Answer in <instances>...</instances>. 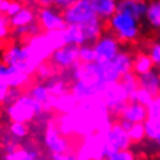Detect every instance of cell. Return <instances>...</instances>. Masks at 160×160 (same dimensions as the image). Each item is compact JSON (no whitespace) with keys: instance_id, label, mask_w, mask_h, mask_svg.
Returning a JSON list of instances; mask_svg holds the SVG:
<instances>
[{"instance_id":"obj_5","label":"cell","mask_w":160,"mask_h":160,"mask_svg":"<svg viewBox=\"0 0 160 160\" xmlns=\"http://www.w3.org/2000/svg\"><path fill=\"white\" fill-rule=\"evenodd\" d=\"M74 156L78 160H106V139L104 135L96 132L80 140Z\"/></svg>"},{"instance_id":"obj_52","label":"cell","mask_w":160,"mask_h":160,"mask_svg":"<svg viewBox=\"0 0 160 160\" xmlns=\"http://www.w3.org/2000/svg\"><path fill=\"white\" fill-rule=\"evenodd\" d=\"M157 142H158V145H159V146H160V137H159V139L157 140Z\"/></svg>"},{"instance_id":"obj_14","label":"cell","mask_w":160,"mask_h":160,"mask_svg":"<svg viewBox=\"0 0 160 160\" xmlns=\"http://www.w3.org/2000/svg\"><path fill=\"white\" fill-rule=\"evenodd\" d=\"M27 94L30 95L35 101H37L38 103L43 106L44 112H49L53 110L55 107V101L56 98L52 96L49 93L47 86L44 85V82H35V84L30 85L27 89Z\"/></svg>"},{"instance_id":"obj_26","label":"cell","mask_w":160,"mask_h":160,"mask_svg":"<svg viewBox=\"0 0 160 160\" xmlns=\"http://www.w3.org/2000/svg\"><path fill=\"white\" fill-rule=\"evenodd\" d=\"M153 63L151 58L148 57V53H137L133 57V63H132V72L137 77L145 74L153 70Z\"/></svg>"},{"instance_id":"obj_24","label":"cell","mask_w":160,"mask_h":160,"mask_svg":"<svg viewBox=\"0 0 160 160\" xmlns=\"http://www.w3.org/2000/svg\"><path fill=\"white\" fill-rule=\"evenodd\" d=\"M62 32H63L65 45H76L79 48L87 44L80 26H66V28L63 29Z\"/></svg>"},{"instance_id":"obj_3","label":"cell","mask_w":160,"mask_h":160,"mask_svg":"<svg viewBox=\"0 0 160 160\" xmlns=\"http://www.w3.org/2000/svg\"><path fill=\"white\" fill-rule=\"evenodd\" d=\"M44 112L43 106L35 101L27 93H23L13 104L6 108V114L11 122L28 124Z\"/></svg>"},{"instance_id":"obj_15","label":"cell","mask_w":160,"mask_h":160,"mask_svg":"<svg viewBox=\"0 0 160 160\" xmlns=\"http://www.w3.org/2000/svg\"><path fill=\"white\" fill-rule=\"evenodd\" d=\"M26 60H27V53H26L23 44H11L0 55V62L6 66H18V65L26 64Z\"/></svg>"},{"instance_id":"obj_42","label":"cell","mask_w":160,"mask_h":160,"mask_svg":"<svg viewBox=\"0 0 160 160\" xmlns=\"http://www.w3.org/2000/svg\"><path fill=\"white\" fill-rule=\"evenodd\" d=\"M106 160H136V157H135V153L130 150H123L107 157Z\"/></svg>"},{"instance_id":"obj_23","label":"cell","mask_w":160,"mask_h":160,"mask_svg":"<svg viewBox=\"0 0 160 160\" xmlns=\"http://www.w3.org/2000/svg\"><path fill=\"white\" fill-rule=\"evenodd\" d=\"M79 104V101L76 99V96L72 93L66 92L65 94L60 96H57L55 101V107L53 112H56L58 115H65V114H71Z\"/></svg>"},{"instance_id":"obj_31","label":"cell","mask_w":160,"mask_h":160,"mask_svg":"<svg viewBox=\"0 0 160 160\" xmlns=\"http://www.w3.org/2000/svg\"><path fill=\"white\" fill-rule=\"evenodd\" d=\"M42 30H41L40 26L37 22L30 24V26H27V27H20V28H15L13 29V36L16 37V38H29V37L36 36L38 34H41Z\"/></svg>"},{"instance_id":"obj_25","label":"cell","mask_w":160,"mask_h":160,"mask_svg":"<svg viewBox=\"0 0 160 160\" xmlns=\"http://www.w3.org/2000/svg\"><path fill=\"white\" fill-rule=\"evenodd\" d=\"M44 85L47 86L49 93L52 96H60L65 94L66 92L70 91V85H68V80L64 78L63 74H55V76L47 80Z\"/></svg>"},{"instance_id":"obj_7","label":"cell","mask_w":160,"mask_h":160,"mask_svg":"<svg viewBox=\"0 0 160 160\" xmlns=\"http://www.w3.org/2000/svg\"><path fill=\"white\" fill-rule=\"evenodd\" d=\"M94 51V62L104 64L112 62L121 51V42L112 34H102V36L92 45Z\"/></svg>"},{"instance_id":"obj_44","label":"cell","mask_w":160,"mask_h":160,"mask_svg":"<svg viewBox=\"0 0 160 160\" xmlns=\"http://www.w3.org/2000/svg\"><path fill=\"white\" fill-rule=\"evenodd\" d=\"M23 5L24 4L21 2V1H9V6H8L6 15H7L8 18H12V16L16 15V14L21 11V8L23 7Z\"/></svg>"},{"instance_id":"obj_50","label":"cell","mask_w":160,"mask_h":160,"mask_svg":"<svg viewBox=\"0 0 160 160\" xmlns=\"http://www.w3.org/2000/svg\"><path fill=\"white\" fill-rule=\"evenodd\" d=\"M6 68H7V66L0 62V79H2V78H4L5 73H6Z\"/></svg>"},{"instance_id":"obj_10","label":"cell","mask_w":160,"mask_h":160,"mask_svg":"<svg viewBox=\"0 0 160 160\" xmlns=\"http://www.w3.org/2000/svg\"><path fill=\"white\" fill-rule=\"evenodd\" d=\"M106 139V154L107 157L112 156L115 152L123 151V150H129L132 142L129 138V135L127 131H124L121 128L118 122L112 123L108 131L104 135Z\"/></svg>"},{"instance_id":"obj_53","label":"cell","mask_w":160,"mask_h":160,"mask_svg":"<svg viewBox=\"0 0 160 160\" xmlns=\"http://www.w3.org/2000/svg\"><path fill=\"white\" fill-rule=\"evenodd\" d=\"M159 98H160V93H159Z\"/></svg>"},{"instance_id":"obj_51","label":"cell","mask_w":160,"mask_h":160,"mask_svg":"<svg viewBox=\"0 0 160 160\" xmlns=\"http://www.w3.org/2000/svg\"><path fill=\"white\" fill-rule=\"evenodd\" d=\"M157 35H158V38H159V42H160V28L158 29V32H157Z\"/></svg>"},{"instance_id":"obj_37","label":"cell","mask_w":160,"mask_h":160,"mask_svg":"<svg viewBox=\"0 0 160 160\" xmlns=\"http://www.w3.org/2000/svg\"><path fill=\"white\" fill-rule=\"evenodd\" d=\"M146 112H148V118L146 120L154 121L160 123V98L156 96L153 98L152 102L146 107Z\"/></svg>"},{"instance_id":"obj_38","label":"cell","mask_w":160,"mask_h":160,"mask_svg":"<svg viewBox=\"0 0 160 160\" xmlns=\"http://www.w3.org/2000/svg\"><path fill=\"white\" fill-rule=\"evenodd\" d=\"M128 135L132 143H139V142H142L144 138H146L145 137L144 124L143 123L132 124L131 129L128 131Z\"/></svg>"},{"instance_id":"obj_18","label":"cell","mask_w":160,"mask_h":160,"mask_svg":"<svg viewBox=\"0 0 160 160\" xmlns=\"http://www.w3.org/2000/svg\"><path fill=\"white\" fill-rule=\"evenodd\" d=\"M120 117L122 120H125L132 124L144 123L148 118V112L146 107H143L136 102L129 101L128 103L124 106L123 110L121 112Z\"/></svg>"},{"instance_id":"obj_36","label":"cell","mask_w":160,"mask_h":160,"mask_svg":"<svg viewBox=\"0 0 160 160\" xmlns=\"http://www.w3.org/2000/svg\"><path fill=\"white\" fill-rule=\"evenodd\" d=\"M120 82L123 85L124 87L127 88L130 93H133L136 89L139 88V86H138V77L133 72H129V73L123 74V76L121 77Z\"/></svg>"},{"instance_id":"obj_32","label":"cell","mask_w":160,"mask_h":160,"mask_svg":"<svg viewBox=\"0 0 160 160\" xmlns=\"http://www.w3.org/2000/svg\"><path fill=\"white\" fill-rule=\"evenodd\" d=\"M154 96L151 94L150 92H148L146 89L143 88H138L133 93H131L130 95V101L131 102H136V103L143 106V107H148V104L152 102Z\"/></svg>"},{"instance_id":"obj_11","label":"cell","mask_w":160,"mask_h":160,"mask_svg":"<svg viewBox=\"0 0 160 160\" xmlns=\"http://www.w3.org/2000/svg\"><path fill=\"white\" fill-rule=\"evenodd\" d=\"M37 23L43 32H59L66 28L63 14L56 7H41L37 11Z\"/></svg>"},{"instance_id":"obj_43","label":"cell","mask_w":160,"mask_h":160,"mask_svg":"<svg viewBox=\"0 0 160 160\" xmlns=\"http://www.w3.org/2000/svg\"><path fill=\"white\" fill-rule=\"evenodd\" d=\"M22 94H23L22 89L11 88V89H9V92H8V94H7V96H6V99H5L4 103H2V106H4L5 108L9 107V106L14 103V102H15V101L18 100Z\"/></svg>"},{"instance_id":"obj_6","label":"cell","mask_w":160,"mask_h":160,"mask_svg":"<svg viewBox=\"0 0 160 160\" xmlns=\"http://www.w3.org/2000/svg\"><path fill=\"white\" fill-rule=\"evenodd\" d=\"M131 93L120 81L108 85L102 94V101L107 106L112 116H120L124 106L130 101Z\"/></svg>"},{"instance_id":"obj_9","label":"cell","mask_w":160,"mask_h":160,"mask_svg":"<svg viewBox=\"0 0 160 160\" xmlns=\"http://www.w3.org/2000/svg\"><path fill=\"white\" fill-rule=\"evenodd\" d=\"M44 145L51 154H65L70 153L71 144L68 138L62 136L56 125V121L50 120L44 130Z\"/></svg>"},{"instance_id":"obj_4","label":"cell","mask_w":160,"mask_h":160,"mask_svg":"<svg viewBox=\"0 0 160 160\" xmlns=\"http://www.w3.org/2000/svg\"><path fill=\"white\" fill-rule=\"evenodd\" d=\"M108 26L120 42H132L139 35V21L123 13L117 12L108 21Z\"/></svg>"},{"instance_id":"obj_21","label":"cell","mask_w":160,"mask_h":160,"mask_svg":"<svg viewBox=\"0 0 160 160\" xmlns=\"http://www.w3.org/2000/svg\"><path fill=\"white\" fill-rule=\"evenodd\" d=\"M80 28L82 30L86 38L87 44H94L103 34V21H101L98 18H93L86 23L81 24Z\"/></svg>"},{"instance_id":"obj_49","label":"cell","mask_w":160,"mask_h":160,"mask_svg":"<svg viewBox=\"0 0 160 160\" xmlns=\"http://www.w3.org/2000/svg\"><path fill=\"white\" fill-rule=\"evenodd\" d=\"M118 123H120L121 128L123 129L124 131H127V132H128L132 127V123H130V122H128V121H125V120H122V118L118 121Z\"/></svg>"},{"instance_id":"obj_28","label":"cell","mask_w":160,"mask_h":160,"mask_svg":"<svg viewBox=\"0 0 160 160\" xmlns=\"http://www.w3.org/2000/svg\"><path fill=\"white\" fill-rule=\"evenodd\" d=\"M5 160H41L40 152L34 148H16L15 151L5 154Z\"/></svg>"},{"instance_id":"obj_33","label":"cell","mask_w":160,"mask_h":160,"mask_svg":"<svg viewBox=\"0 0 160 160\" xmlns=\"http://www.w3.org/2000/svg\"><path fill=\"white\" fill-rule=\"evenodd\" d=\"M55 74H57V70L53 68L49 62L48 63H43L42 65H40V68H37L36 73H35L36 78L38 80H41V82H42V81L45 82L47 80L52 78Z\"/></svg>"},{"instance_id":"obj_34","label":"cell","mask_w":160,"mask_h":160,"mask_svg":"<svg viewBox=\"0 0 160 160\" xmlns=\"http://www.w3.org/2000/svg\"><path fill=\"white\" fill-rule=\"evenodd\" d=\"M145 137L151 140H158L160 137V123L154 121L146 120L144 122Z\"/></svg>"},{"instance_id":"obj_29","label":"cell","mask_w":160,"mask_h":160,"mask_svg":"<svg viewBox=\"0 0 160 160\" xmlns=\"http://www.w3.org/2000/svg\"><path fill=\"white\" fill-rule=\"evenodd\" d=\"M145 19L151 27L156 29L160 28V0H154V1L148 2Z\"/></svg>"},{"instance_id":"obj_48","label":"cell","mask_w":160,"mask_h":160,"mask_svg":"<svg viewBox=\"0 0 160 160\" xmlns=\"http://www.w3.org/2000/svg\"><path fill=\"white\" fill-rule=\"evenodd\" d=\"M9 1H11V0H0V13H1V14H5V15H6L8 6H9Z\"/></svg>"},{"instance_id":"obj_13","label":"cell","mask_w":160,"mask_h":160,"mask_svg":"<svg viewBox=\"0 0 160 160\" xmlns=\"http://www.w3.org/2000/svg\"><path fill=\"white\" fill-rule=\"evenodd\" d=\"M78 51L76 45H64L52 53L49 63L57 71H70L78 63Z\"/></svg>"},{"instance_id":"obj_2","label":"cell","mask_w":160,"mask_h":160,"mask_svg":"<svg viewBox=\"0 0 160 160\" xmlns=\"http://www.w3.org/2000/svg\"><path fill=\"white\" fill-rule=\"evenodd\" d=\"M22 44L27 53L26 65L30 76H34L36 73L40 65L43 63H48L52 53L57 49L65 45L62 30L50 32H42L36 36L23 40Z\"/></svg>"},{"instance_id":"obj_39","label":"cell","mask_w":160,"mask_h":160,"mask_svg":"<svg viewBox=\"0 0 160 160\" xmlns=\"http://www.w3.org/2000/svg\"><path fill=\"white\" fill-rule=\"evenodd\" d=\"M9 133L14 139H22L28 135V127L27 124L12 122L9 125Z\"/></svg>"},{"instance_id":"obj_27","label":"cell","mask_w":160,"mask_h":160,"mask_svg":"<svg viewBox=\"0 0 160 160\" xmlns=\"http://www.w3.org/2000/svg\"><path fill=\"white\" fill-rule=\"evenodd\" d=\"M112 65L116 68V70L123 76L125 73L132 72V63H133V57L125 50H121L117 53L115 58L112 60Z\"/></svg>"},{"instance_id":"obj_30","label":"cell","mask_w":160,"mask_h":160,"mask_svg":"<svg viewBox=\"0 0 160 160\" xmlns=\"http://www.w3.org/2000/svg\"><path fill=\"white\" fill-rule=\"evenodd\" d=\"M56 125L62 136L65 138H72L74 137L73 133V124L72 118H71V114H65V115H58L56 120Z\"/></svg>"},{"instance_id":"obj_40","label":"cell","mask_w":160,"mask_h":160,"mask_svg":"<svg viewBox=\"0 0 160 160\" xmlns=\"http://www.w3.org/2000/svg\"><path fill=\"white\" fill-rule=\"evenodd\" d=\"M11 32V23L9 18L0 13V41L7 40Z\"/></svg>"},{"instance_id":"obj_16","label":"cell","mask_w":160,"mask_h":160,"mask_svg":"<svg viewBox=\"0 0 160 160\" xmlns=\"http://www.w3.org/2000/svg\"><path fill=\"white\" fill-rule=\"evenodd\" d=\"M2 80L6 81L9 88L23 89V88H27V86H29L32 76L22 71L18 66H7Z\"/></svg>"},{"instance_id":"obj_1","label":"cell","mask_w":160,"mask_h":160,"mask_svg":"<svg viewBox=\"0 0 160 160\" xmlns=\"http://www.w3.org/2000/svg\"><path fill=\"white\" fill-rule=\"evenodd\" d=\"M112 115L102 99L79 102L71 112L74 137L85 138L100 132L106 135L112 125Z\"/></svg>"},{"instance_id":"obj_41","label":"cell","mask_w":160,"mask_h":160,"mask_svg":"<svg viewBox=\"0 0 160 160\" xmlns=\"http://www.w3.org/2000/svg\"><path fill=\"white\" fill-rule=\"evenodd\" d=\"M148 55L152 60L153 65L160 68V42H156L150 45Z\"/></svg>"},{"instance_id":"obj_46","label":"cell","mask_w":160,"mask_h":160,"mask_svg":"<svg viewBox=\"0 0 160 160\" xmlns=\"http://www.w3.org/2000/svg\"><path fill=\"white\" fill-rule=\"evenodd\" d=\"M74 0H55L53 1V7H56L58 11L60 12H63L64 9L70 6V5H72V2Z\"/></svg>"},{"instance_id":"obj_8","label":"cell","mask_w":160,"mask_h":160,"mask_svg":"<svg viewBox=\"0 0 160 160\" xmlns=\"http://www.w3.org/2000/svg\"><path fill=\"white\" fill-rule=\"evenodd\" d=\"M62 14L66 26H81L95 18L91 0H74Z\"/></svg>"},{"instance_id":"obj_22","label":"cell","mask_w":160,"mask_h":160,"mask_svg":"<svg viewBox=\"0 0 160 160\" xmlns=\"http://www.w3.org/2000/svg\"><path fill=\"white\" fill-rule=\"evenodd\" d=\"M138 86L143 89H146L154 98L159 96L160 93V73L156 70L142 74L138 77Z\"/></svg>"},{"instance_id":"obj_35","label":"cell","mask_w":160,"mask_h":160,"mask_svg":"<svg viewBox=\"0 0 160 160\" xmlns=\"http://www.w3.org/2000/svg\"><path fill=\"white\" fill-rule=\"evenodd\" d=\"M78 62L81 64L94 63V51H93L92 44H85L82 47H79Z\"/></svg>"},{"instance_id":"obj_45","label":"cell","mask_w":160,"mask_h":160,"mask_svg":"<svg viewBox=\"0 0 160 160\" xmlns=\"http://www.w3.org/2000/svg\"><path fill=\"white\" fill-rule=\"evenodd\" d=\"M9 86L6 84V81L2 79H0V104L2 106L4 103L5 99H6V96H7L8 92H9Z\"/></svg>"},{"instance_id":"obj_17","label":"cell","mask_w":160,"mask_h":160,"mask_svg":"<svg viewBox=\"0 0 160 160\" xmlns=\"http://www.w3.org/2000/svg\"><path fill=\"white\" fill-rule=\"evenodd\" d=\"M148 9V2L143 0H121L117 1V12L132 16L139 21L143 16L145 18Z\"/></svg>"},{"instance_id":"obj_47","label":"cell","mask_w":160,"mask_h":160,"mask_svg":"<svg viewBox=\"0 0 160 160\" xmlns=\"http://www.w3.org/2000/svg\"><path fill=\"white\" fill-rule=\"evenodd\" d=\"M51 160H78L74 153H65V154H51Z\"/></svg>"},{"instance_id":"obj_19","label":"cell","mask_w":160,"mask_h":160,"mask_svg":"<svg viewBox=\"0 0 160 160\" xmlns=\"http://www.w3.org/2000/svg\"><path fill=\"white\" fill-rule=\"evenodd\" d=\"M93 12L98 19L108 22L117 13V1L115 0H91Z\"/></svg>"},{"instance_id":"obj_20","label":"cell","mask_w":160,"mask_h":160,"mask_svg":"<svg viewBox=\"0 0 160 160\" xmlns=\"http://www.w3.org/2000/svg\"><path fill=\"white\" fill-rule=\"evenodd\" d=\"M37 22V13L32 7L28 5H23L21 11L16 15L9 18L11 28H20V27H27L30 24Z\"/></svg>"},{"instance_id":"obj_12","label":"cell","mask_w":160,"mask_h":160,"mask_svg":"<svg viewBox=\"0 0 160 160\" xmlns=\"http://www.w3.org/2000/svg\"><path fill=\"white\" fill-rule=\"evenodd\" d=\"M106 87V85L99 82H93L88 80H77L73 81L72 85L70 86V92L76 96V99L79 102H85L102 99V94Z\"/></svg>"}]
</instances>
